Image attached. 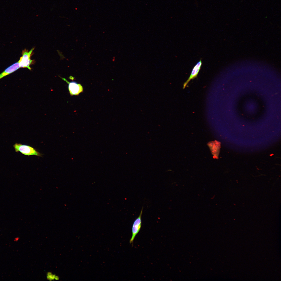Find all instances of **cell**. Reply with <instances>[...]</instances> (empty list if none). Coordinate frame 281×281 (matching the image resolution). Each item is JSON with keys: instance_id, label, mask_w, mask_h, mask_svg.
<instances>
[{"instance_id": "obj_5", "label": "cell", "mask_w": 281, "mask_h": 281, "mask_svg": "<svg viewBox=\"0 0 281 281\" xmlns=\"http://www.w3.org/2000/svg\"><path fill=\"white\" fill-rule=\"evenodd\" d=\"M202 64V61L201 60H200L194 66L192 69L189 77L186 81L183 84V89L185 88L186 87L190 80L197 77L201 69Z\"/></svg>"}, {"instance_id": "obj_2", "label": "cell", "mask_w": 281, "mask_h": 281, "mask_svg": "<svg viewBox=\"0 0 281 281\" xmlns=\"http://www.w3.org/2000/svg\"><path fill=\"white\" fill-rule=\"evenodd\" d=\"M13 147L16 152H20L25 155L41 156V154L36 151L35 149L28 145L16 143L13 145Z\"/></svg>"}, {"instance_id": "obj_1", "label": "cell", "mask_w": 281, "mask_h": 281, "mask_svg": "<svg viewBox=\"0 0 281 281\" xmlns=\"http://www.w3.org/2000/svg\"><path fill=\"white\" fill-rule=\"evenodd\" d=\"M34 48H32L29 51L25 49L22 52V56L21 57L18 62L20 68H27L30 70H31L30 67V65L34 64L35 61L31 59L33 55V51Z\"/></svg>"}, {"instance_id": "obj_4", "label": "cell", "mask_w": 281, "mask_h": 281, "mask_svg": "<svg viewBox=\"0 0 281 281\" xmlns=\"http://www.w3.org/2000/svg\"><path fill=\"white\" fill-rule=\"evenodd\" d=\"M62 79L68 84V90L71 95H78L83 91V87L80 84L74 81L69 82L64 78Z\"/></svg>"}, {"instance_id": "obj_6", "label": "cell", "mask_w": 281, "mask_h": 281, "mask_svg": "<svg viewBox=\"0 0 281 281\" xmlns=\"http://www.w3.org/2000/svg\"><path fill=\"white\" fill-rule=\"evenodd\" d=\"M20 68L18 62L8 67L0 74V79L15 71Z\"/></svg>"}, {"instance_id": "obj_3", "label": "cell", "mask_w": 281, "mask_h": 281, "mask_svg": "<svg viewBox=\"0 0 281 281\" xmlns=\"http://www.w3.org/2000/svg\"><path fill=\"white\" fill-rule=\"evenodd\" d=\"M143 209V207H142L139 215L135 220L133 224L132 228V236L129 241L130 244L133 243L136 236L140 229Z\"/></svg>"}]
</instances>
